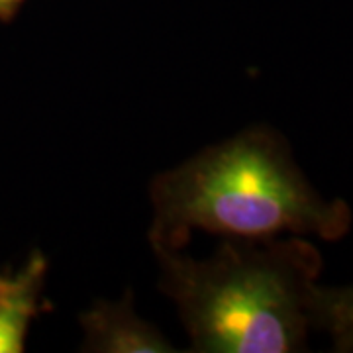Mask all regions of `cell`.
<instances>
[{"label": "cell", "instance_id": "6da1fadb", "mask_svg": "<svg viewBox=\"0 0 353 353\" xmlns=\"http://www.w3.org/2000/svg\"><path fill=\"white\" fill-rule=\"evenodd\" d=\"M153 252H181L194 230L224 240L281 234L338 240L352 224L345 202L316 192L273 132L250 128L157 175L150 185Z\"/></svg>", "mask_w": 353, "mask_h": 353}, {"label": "cell", "instance_id": "7a4b0ae2", "mask_svg": "<svg viewBox=\"0 0 353 353\" xmlns=\"http://www.w3.org/2000/svg\"><path fill=\"white\" fill-rule=\"evenodd\" d=\"M159 289L196 353H289L304 347L322 259L301 238L224 240L212 257L155 252Z\"/></svg>", "mask_w": 353, "mask_h": 353}, {"label": "cell", "instance_id": "3957f363", "mask_svg": "<svg viewBox=\"0 0 353 353\" xmlns=\"http://www.w3.org/2000/svg\"><path fill=\"white\" fill-rule=\"evenodd\" d=\"M83 328V352L94 353H173L169 343L153 324L134 310L132 292L120 303L97 301L79 316Z\"/></svg>", "mask_w": 353, "mask_h": 353}, {"label": "cell", "instance_id": "277c9868", "mask_svg": "<svg viewBox=\"0 0 353 353\" xmlns=\"http://www.w3.org/2000/svg\"><path fill=\"white\" fill-rule=\"evenodd\" d=\"M48 259L41 252H32L0 294V353L24 352L32 322L53 310V304L43 299Z\"/></svg>", "mask_w": 353, "mask_h": 353}, {"label": "cell", "instance_id": "5b68a950", "mask_svg": "<svg viewBox=\"0 0 353 353\" xmlns=\"http://www.w3.org/2000/svg\"><path fill=\"white\" fill-rule=\"evenodd\" d=\"M310 310L312 326L330 332L336 350H353V287L324 289L316 285Z\"/></svg>", "mask_w": 353, "mask_h": 353}, {"label": "cell", "instance_id": "8992f818", "mask_svg": "<svg viewBox=\"0 0 353 353\" xmlns=\"http://www.w3.org/2000/svg\"><path fill=\"white\" fill-rule=\"evenodd\" d=\"M24 2L26 0H0V22L8 24L10 20H14V16L20 12Z\"/></svg>", "mask_w": 353, "mask_h": 353}, {"label": "cell", "instance_id": "52a82bcc", "mask_svg": "<svg viewBox=\"0 0 353 353\" xmlns=\"http://www.w3.org/2000/svg\"><path fill=\"white\" fill-rule=\"evenodd\" d=\"M10 279H12V273H10V271H4V273H0V294L4 292V289H6V287H8Z\"/></svg>", "mask_w": 353, "mask_h": 353}]
</instances>
